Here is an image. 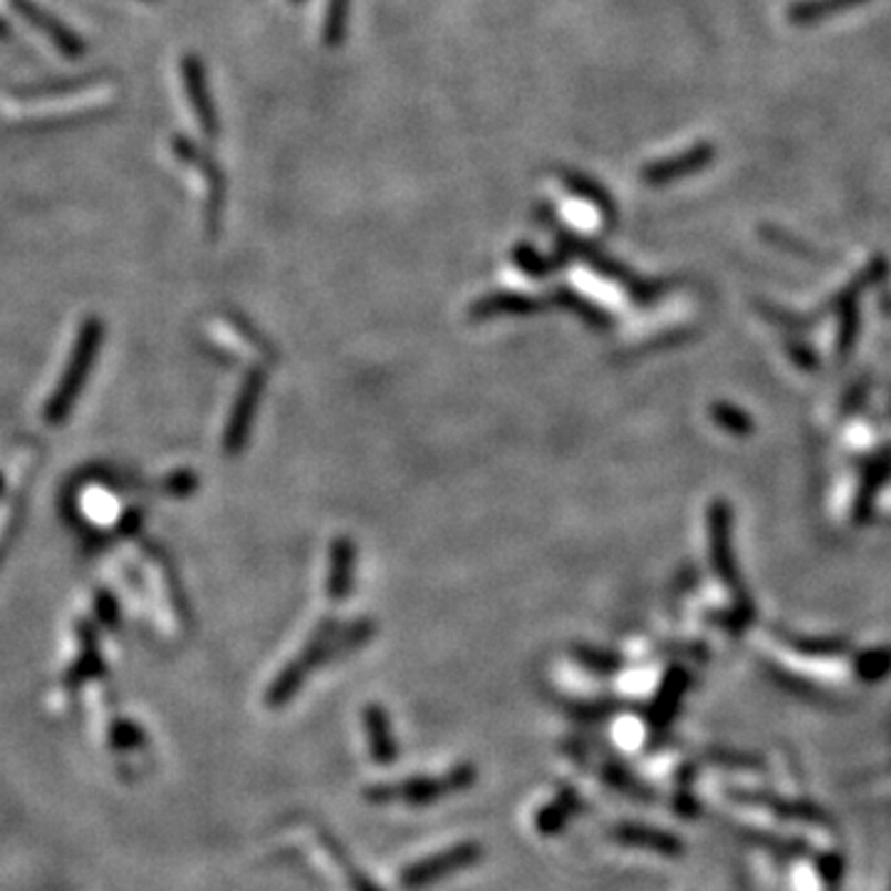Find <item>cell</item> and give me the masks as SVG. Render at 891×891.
<instances>
[{
	"label": "cell",
	"instance_id": "3957f363",
	"mask_svg": "<svg viewBox=\"0 0 891 891\" xmlns=\"http://www.w3.org/2000/svg\"><path fill=\"white\" fill-rule=\"evenodd\" d=\"M483 854L485 852L481 842L465 840L459 844H451L437 854L417 859V862L404 867V872L399 874V884L404 891H423L465 872V869L475 867L483 859Z\"/></svg>",
	"mask_w": 891,
	"mask_h": 891
},
{
	"label": "cell",
	"instance_id": "7a4b0ae2",
	"mask_svg": "<svg viewBox=\"0 0 891 891\" xmlns=\"http://www.w3.org/2000/svg\"><path fill=\"white\" fill-rule=\"evenodd\" d=\"M100 345H102V322L88 320L80 327L78 339H74L72 352L68 359V367H65V371H62L55 391L50 395L45 411H42L45 413V421L52 423V427H58V423L68 419V413L72 411L74 401H78V395L84 387V381H88V377H90L94 355H98Z\"/></svg>",
	"mask_w": 891,
	"mask_h": 891
},
{
	"label": "cell",
	"instance_id": "30bf717a",
	"mask_svg": "<svg viewBox=\"0 0 891 891\" xmlns=\"http://www.w3.org/2000/svg\"><path fill=\"white\" fill-rule=\"evenodd\" d=\"M600 778H602L604 785H610L612 790L622 792L624 798H632V800H639V802L659 800V795H656V790H652L644 780L636 778L634 772L627 766H624V762H619L617 758L602 762Z\"/></svg>",
	"mask_w": 891,
	"mask_h": 891
},
{
	"label": "cell",
	"instance_id": "9a60e30c",
	"mask_svg": "<svg viewBox=\"0 0 891 891\" xmlns=\"http://www.w3.org/2000/svg\"><path fill=\"white\" fill-rule=\"evenodd\" d=\"M107 740H110V748H112L114 752H132V750L144 748L146 736H144L142 726L132 724V720L114 718L112 724H110Z\"/></svg>",
	"mask_w": 891,
	"mask_h": 891
},
{
	"label": "cell",
	"instance_id": "52a82bcc",
	"mask_svg": "<svg viewBox=\"0 0 891 891\" xmlns=\"http://www.w3.org/2000/svg\"><path fill=\"white\" fill-rule=\"evenodd\" d=\"M582 810H585L582 795L570 785H560L555 798L537 810L535 830L543 837H557L570 825L572 817H577Z\"/></svg>",
	"mask_w": 891,
	"mask_h": 891
},
{
	"label": "cell",
	"instance_id": "2e32d148",
	"mask_svg": "<svg viewBox=\"0 0 891 891\" xmlns=\"http://www.w3.org/2000/svg\"><path fill=\"white\" fill-rule=\"evenodd\" d=\"M694 766H684L678 770V780H676V792H674V810L678 817H684V820H694L701 812V805L694 798Z\"/></svg>",
	"mask_w": 891,
	"mask_h": 891
},
{
	"label": "cell",
	"instance_id": "4fadbf2b",
	"mask_svg": "<svg viewBox=\"0 0 891 891\" xmlns=\"http://www.w3.org/2000/svg\"><path fill=\"white\" fill-rule=\"evenodd\" d=\"M322 842H325L327 850H330V854L337 859V862L345 867L347 882H349V887H352V891H385V889H381V887L375 882V879H371L369 874L362 872V869L352 864V859H349L347 850L335 840V837L322 832Z\"/></svg>",
	"mask_w": 891,
	"mask_h": 891
},
{
	"label": "cell",
	"instance_id": "277c9868",
	"mask_svg": "<svg viewBox=\"0 0 891 891\" xmlns=\"http://www.w3.org/2000/svg\"><path fill=\"white\" fill-rule=\"evenodd\" d=\"M610 840L632 850H646L666 859H678L686 854V842L682 837L646 822H617L610 827Z\"/></svg>",
	"mask_w": 891,
	"mask_h": 891
},
{
	"label": "cell",
	"instance_id": "9c48e42d",
	"mask_svg": "<svg viewBox=\"0 0 891 891\" xmlns=\"http://www.w3.org/2000/svg\"><path fill=\"white\" fill-rule=\"evenodd\" d=\"M710 547H714V565L718 575L728 585H736V565L734 555H730V540H728V511L724 503L710 505Z\"/></svg>",
	"mask_w": 891,
	"mask_h": 891
},
{
	"label": "cell",
	"instance_id": "ffe728a7",
	"mask_svg": "<svg viewBox=\"0 0 891 891\" xmlns=\"http://www.w3.org/2000/svg\"><path fill=\"white\" fill-rule=\"evenodd\" d=\"M18 523V493H10L8 501L0 505V555H3L6 545L13 537V530Z\"/></svg>",
	"mask_w": 891,
	"mask_h": 891
},
{
	"label": "cell",
	"instance_id": "7402d4cb",
	"mask_svg": "<svg viewBox=\"0 0 891 891\" xmlns=\"http://www.w3.org/2000/svg\"><path fill=\"white\" fill-rule=\"evenodd\" d=\"M515 260H518V265H520V268H523L525 273L543 275V273L547 270V265H543V260H540L537 253H530L525 246L515 253Z\"/></svg>",
	"mask_w": 891,
	"mask_h": 891
},
{
	"label": "cell",
	"instance_id": "5bb4252c",
	"mask_svg": "<svg viewBox=\"0 0 891 891\" xmlns=\"http://www.w3.org/2000/svg\"><path fill=\"white\" fill-rule=\"evenodd\" d=\"M575 659L587 668V672H594L600 676H612L617 674L619 668L624 666V659L619 654H612V652H604V649H594V646L587 644H580L575 646Z\"/></svg>",
	"mask_w": 891,
	"mask_h": 891
},
{
	"label": "cell",
	"instance_id": "ba28073f",
	"mask_svg": "<svg viewBox=\"0 0 891 891\" xmlns=\"http://www.w3.org/2000/svg\"><path fill=\"white\" fill-rule=\"evenodd\" d=\"M365 730L369 756L377 766H395L399 760V742L395 730H391L387 710L379 704H369L365 708Z\"/></svg>",
	"mask_w": 891,
	"mask_h": 891
},
{
	"label": "cell",
	"instance_id": "d6986e66",
	"mask_svg": "<svg viewBox=\"0 0 891 891\" xmlns=\"http://www.w3.org/2000/svg\"><path fill=\"white\" fill-rule=\"evenodd\" d=\"M567 716L582 720V724H597V720L610 718L614 710L619 708L617 701H575V704H567Z\"/></svg>",
	"mask_w": 891,
	"mask_h": 891
},
{
	"label": "cell",
	"instance_id": "8992f818",
	"mask_svg": "<svg viewBox=\"0 0 891 891\" xmlns=\"http://www.w3.org/2000/svg\"><path fill=\"white\" fill-rule=\"evenodd\" d=\"M688 686H692V674H688L686 668L676 666L666 674V678L659 686V694H656V698L652 701L649 716H646L649 718L652 730H659L662 734V730L668 728V724H672L676 716L678 706H682V698L688 692Z\"/></svg>",
	"mask_w": 891,
	"mask_h": 891
},
{
	"label": "cell",
	"instance_id": "e0dca14e",
	"mask_svg": "<svg viewBox=\"0 0 891 891\" xmlns=\"http://www.w3.org/2000/svg\"><path fill=\"white\" fill-rule=\"evenodd\" d=\"M553 300L557 303V305H562V307H567V310H575L582 320H585L587 325H592V327H597V330H607V327L612 325L610 322V317L604 315L600 307H594V305H590V303H585V300H580V297L575 295V293H570V290H557L555 295H553Z\"/></svg>",
	"mask_w": 891,
	"mask_h": 891
},
{
	"label": "cell",
	"instance_id": "5b68a950",
	"mask_svg": "<svg viewBox=\"0 0 891 891\" xmlns=\"http://www.w3.org/2000/svg\"><path fill=\"white\" fill-rule=\"evenodd\" d=\"M263 385H265L263 369L250 371L248 379L243 381L238 399H236V407H233L231 419L226 423V431H223V449H226V453H236L243 449V443H246L250 423H253V413H256V409L260 404Z\"/></svg>",
	"mask_w": 891,
	"mask_h": 891
},
{
	"label": "cell",
	"instance_id": "44dd1931",
	"mask_svg": "<svg viewBox=\"0 0 891 891\" xmlns=\"http://www.w3.org/2000/svg\"><path fill=\"white\" fill-rule=\"evenodd\" d=\"M714 417H716V421L720 423V427H726V429H734V431H746L748 429V421L740 419V413L736 409H730V407L718 404L714 409Z\"/></svg>",
	"mask_w": 891,
	"mask_h": 891
},
{
	"label": "cell",
	"instance_id": "8fae6325",
	"mask_svg": "<svg viewBox=\"0 0 891 891\" xmlns=\"http://www.w3.org/2000/svg\"><path fill=\"white\" fill-rule=\"evenodd\" d=\"M352 567H355V545L347 537H339L330 550V577H327V594L330 600L342 602L349 587H352Z\"/></svg>",
	"mask_w": 891,
	"mask_h": 891
},
{
	"label": "cell",
	"instance_id": "ac0fdd59",
	"mask_svg": "<svg viewBox=\"0 0 891 891\" xmlns=\"http://www.w3.org/2000/svg\"><path fill=\"white\" fill-rule=\"evenodd\" d=\"M701 162H704V158H698L696 152H688V154H684L682 158H678V162L656 164V166H652V168H646L644 176H646V182H652V184L672 182L674 176H682V174H686V172H692V168H696Z\"/></svg>",
	"mask_w": 891,
	"mask_h": 891
},
{
	"label": "cell",
	"instance_id": "7c38bea8",
	"mask_svg": "<svg viewBox=\"0 0 891 891\" xmlns=\"http://www.w3.org/2000/svg\"><path fill=\"white\" fill-rule=\"evenodd\" d=\"M535 310H540V303L535 297L501 293V295H488L483 300L475 303L471 307V320H488V317L495 315H530Z\"/></svg>",
	"mask_w": 891,
	"mask_h": 891
},
{
	"label": "cell",
	"instance_id": "6da1fadb",
	"mask_svg": "<svg viewBox=\"0 0 891 891\" xmlns=\"http://www.w3.org/2000/svg\"><path fill=\"white\" fill-rule=\"evenodd\" d=\"M479 782V770L471 762L451 768L445 776H417L399 782H377L365 788V800L371 805H395L404 802L411 808H427V805L441 802L451 795L471 790Z\"/></svg>",
	"mask_w": 891,
	"mask_h": 891
}]
</instances>
